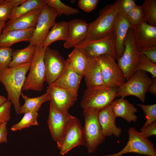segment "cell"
<instances>
[{
    "mask_svg": "<svg viewBox=\"0 0 156 156\" xmlns=\"http://www.w3.org/2000/svg\"><path fill=\"white\" fill-rule=\"evenodd\" d=\"M31 64V62L29 63L0 70V83L4 86L7 92V100L13 105L17 114L21 106L20 97Z\"/></svg>",
    "mask_w": 156,
    "mask_h": 156,
    "instance_id": "1",
    "label": "cell"
},
{
    "mask_svg": "<svg viewBox=\"0 0 156 156\" xmlns=\"http://www.w3.org/2000/svg\"><path fill=\"white\" fill-rule=\"evenodd\" d=\"M119 0L108 4L99 11V16L94 21L88 23L86 40H94L106 36L113 31V25L119 12Z\"/></svg>",
    "mask_w": 156,
    "mask_h": 156,
    "instance_id": "2",
    "label": "cell"
},
{
    "mask_svg": "<svg viewBox=\"0 0 156 156\" xmlns=\"http://www.w3.org/2000/svg\"><path fill=\"white\" fill-rule=\"evenodd\" d=\"M99 110L90 108L83 109L84 118L83 127L87 151L90 153L94 152L103 143L106 137L103 134L98 116Z\"/></svg>",
    "mask_w": 156,
    "mask_h": 156,
    "instance_id": "3",
    "label": "cell"
},
{
    "mask_svg": "<svg viewBox=\"0 0 156 156\" xmlns=\"http://www.w3.org/2000/svg\"><path fill=\"white\" fill-rule=\"evenodd\" d=\"M46 48L41 46H36L29 73L22 91L40 92L43 90L45 73L44 58Z\"/></svg>",
    "mask_w": 156,
    "mask_h": 156,
    "instance_id": "4",
    "label": "cell"
},
{
    "mask_svg": "<svg viewBox=\"0 0 156 156\" xmlns=\"http://www.w3.org/2000/svg\"><path fill=\"white\" fill-rule=\"evenodd\" d=\"M117 88L104 85L87 88L80 104L83 109L90 108L99 110L111 104L117 97Z\"/></svg>",
    "mask_w": 156,
    "mask_h": 156,
    "instance_id": "5",
    "label": "cell"
},
{
    "mask_svg": "<svg viewBox=\"0 0 156 156\" xmlns=\"http://www.w3.org/2000/svg\"><path fill=\"white\" fill-rule=\"evenodd\" d=\"M125 50L117 61V64L126 80H129L136 72L141 53L137 48L132 29H129L125 42Z\"/></svg>",
    "mask_w": 156,
    "mask_h": 156,
    "instance_id": "6",
    "label": "cell"
},
{
    "mask_svg": "<svg viewBox=\"0 0 156 156\" xmlns=\"http://www.w3.org/2000/svg\"><path fill=\"white\" fill-rule=\"evenodd\" d=\"M153 81V79L149 77L146 72L137 70L129 80L117 88V97L125 98L132 95L144 103L146 93Z\"/></svg>",
    "mask_w": 156,
    "mask_h": 156,
    "instance_id": "7",
    "label": "cell"
},
{
    "mask_svg": "<svg viewBox=\"0 0 156 156\" xmlns=\"http://www.w3.org/2000/svg\"><path fill=\"white\" fill-rule=\"evenodd\" d=\"M127 132L129 139L125 146L119 151L100 156H122L128 153H136L148 156H156L154 144L135 128L129 127Z\"/></svg>",
    "mask_w": 156,
    "mask_h": 156,
    "instance_id": "8",
    "label": "cell"
},
{
    "mask_svg": "<svg viewBox=\"0 0 156 156\" xmlns=\"http://www.w3.org/2000/svg\"><path fill=\"white\" fill-rule=\"evenodd\" d=\"M95 58L100 66L105 86L118 88L127 81L113 56L105 54Z\"/></svg>",
    "mask_w": 156,
    "mask_h": 156,
    "instance_id": "9",
    "label": "cell"
},
{
    "mask_svg": "<svg viewBox=\"0 0 156 156\" xmlns=\"http://www.w3.org/2000/svg\"><path fill=\"white\" fill-rule=\"evenodd\" d=\"M58 15L56 10L47 4L42 9L36 26L29 41V45L41 46L46 37L49 29L56 23Z\"/></svg>",
    "mask_w": 156,
    "mask_h": 156,
    "instance_id": "10",
    "label": "cell"
},
{
    "mask_svg": "<svg viewBox=\"0 0 156 156\" xmlns=\"http://www.w3.org/2000/svg\"><path fill=\"white\" fill-rule=\"evenodd\" d=\"M115 42L113 31L108 35L100 39L85 40L76 47L83 49L89 59L95 58L105 54L110 55L115 58Z\"/></svg>",
    "mask_w": 156,
    "mask_h": 156,
    "instance_id": "11",
    "label": "cell"
},
{
    "mask_svg": "<svg viewBox=\"0 0 156 156\" xmlns=\"http://www.w3.org/2000/svg\"><path fill=\"white\" fill-rule=\"evenodd\" d=\"M57 144L60 154L63 155L77 146H86L83 127L79 119L75 117L73 120L61 140Z\"/></svg>",
    "mask_w": 156,
    "mask_h": 156,
    "instance_id": "12",
    "label": "cell"
},
{
    "mask_svg": "<svg viewBox=\"0 0 156 156\" xmlns=\"http://www.w3.org/2000/svg\"><path fill=\"white\" fill-rule=\"evenodd\" d=\"M75 118L68 112H59L50 103L47 122L51 135L54 141L57 143L61 141Z\"/></svg>",
    "mask_w": 156,
    "mask_h": 156,
    "instance_id": "13",
    "label": "cell"
},
{
    "mask_svg": "<svg viewBox=\"0 0 156 156\" xmlns=\"http://www.w3.org/2000/svg\"><path fill=\"white\" fill-rule=\"evenodd\" d=\"M45 68V81L50 86L60 76L66 65L65 60L57 50L49 47L46 49L44 55Z\"/></svg>",
    "mask_w": 156,
    "mask_h": 156,
    "instance_id": "14",
    "label": "cell"
},
{
    "mask_svg": "<svg viewBox=\"0 0 156 156\" xmlns=\"http://www.w3.org/2000/svg\"><path fill=\"white\" fill-rule=\"evenodd\" d=\"M88 27V23L83 19H75L68 22L67 36L63 44L64 47L74 48L85 40Z\"/></svg>",
    "mask_w": 156,
    "mask_h": 156,
    "instance_id": "15",
    "label": "cell"
},
{
    "mask_svg": "<svg viewBox=\"0 0 156 156\" xmlns=\"http://www.w3.org/2000/svg\"><path fill=\"white\" fill-rule=\"evenodd\" d=\"M83 77L66 64L60 76L50 86L58 87L66 91L77 100L79 88Z\"/></svg>",
    "mask_w": 156,
    "mask_h": 156,
    "instance_id": "16",
    "label": "cell"
},
{
    "mask_svg": "<svg viewBox=\"0 0 156 156\" xmlns=\"http://www.w3.org/2000/svg\"><path fill=\"white\" fill-rule=\"evenodd\" d=\"M46 93L49 96L50 103L61 112H68L77 100L68 92L56 87L49 86Z\"/></svg>",
    "mask_w": 156,
    "mask_h": 156,
    "instance_id": "17",
    "label": "cell"
},
{
    "mask_svg": "<svg viewBox=\"0 0 156 156\" xmlns=\"http://www.w3.org/2000/svg\"><path fill=\"white\" fill-rule=\"evenodd\" d=\"M131 28L138 49L156 47V27L144 21Z\"/></svg>",
    "mask_w": 156,
    "mask_h": 156,
    "instance_id": "18",
    "label": "cell"
},
{
    "mask_svg": "<svg viewBox=\"0 0 156 156\" xmlns=\"http://www.w3.org/2000/svg\"><path fill=\"white\" fill-rule=\"evenodd\" d=\"M130 27L126 16L118 12L115 20L113 28L115 36V59L117 60L124 53L125 39Z\"/></svg>",
    "mask_w": 156,
    "mask_h": 156,
    "instance_id": "19",
    "label": "cell"
},
{
    "mask_svg": "<svg viewBox=\"0 0 156 156\" xmlns=\"http://www.w3.org/2000/svg\"><path fill=\"white\" fill-rule=\"evenodd\" d=\"M98 116L103 134L105 137L111 136L113 135L116 137H118L120 136L122 129L116 125V118L111 105L99 110Z\"/></svg>",
    "mask_w": 156,
    "mask_h": 156,
    "instance_id": "20",
    "label": "cell"
},
{
    "mask_svg": "<svg viewBox=\"0 0 156 156\" xmlns=\"http://www.w3.org/2000/svg\"><path fill=\"white\" fill-rule=\"evenodd\" d=\"M42 9L34 10L5 23L2 33L13 30H24L35 28Z\"/></svg>",
    "mask_w": 156,
    "mask_h": 156,
    "instance_id": "21",
    "label": "cell"
},
{
    "mask_svg": "<svg viewBox=\"0 0 156 156\" xmlns=\"http://www.w3.org/2000/svg\"><path fill=\"white\" fill-rule=\"evenodd\" d=\"M110 105L116 118L120 117L129 123L137 121L138 116L135 113L138 109L127 99L120 97L114 100Z\"/></svg>",
    "mask_w": 156,
    "mask_h": 156,
    "instance_id": "22",
    "label": "cell"
},
{
    "mask_svg": "<svg viewBox=\"0 0 156 156\" xmlns=\"http://www.w3.org/2000/svg\"><path fill=\"white\" fill-rule=\"evenodd\" d=\"M89 60L83 49L75 47L68 55L66 60V64L72 70L83 77Z\"/></svg>",
    "mask_w": 156,
    "mask_h": 156,
    "instance_id": "23",
    "label": "cell"
},
{
    "mask_svg": "<svg viewBox=\"0 0 156 156\" xmlns=\"http://www.w3.org/2000/svg\"><path fill=\"white\" fill-rule=\"evenodd\" d=\"M34 29L13 30L2 33L0 35V48H11L13 45L17 42L29 41Z\"/></svg>",
    "mask_w": 156,
    "mask_h": 156,
    "instance_id": "24",
    "label": "cell"
},
{
    "mask_svg": "<svg viewBox=\"0 0 156 156\" xmlns=\"http://www.w3.org/2000/svg\"><path fill=\"white\" fill-rule=\"evenodd\" d=\"M89 59L83 76L87 88L105 85L99 63L95 58Z\"/></svg>",
    "mask_w": 156,
    "mask_h": 156,
    "instance_id": "25",
    "label": "cell"
},
{
    "mask_svg": "<svg viewBox=\"0 0 156 156\" xmlns=\"http://www.w3.org/2000/svg\"><path fill=\"white\" fill-rule=\"evenodd\" d=\"M68 24V22L65 21L56 22L49 31L41 46L46 48L55 41H65L67 36Z\"/></svg>",
    "mask_w": 156,
    "mask_h": 156,
    "instance_id": "26",
    "label": "cell"
},
{
    "mask_svg": "<svg viewBox=\"0 0 156 156\" xmlns=\"http://www.w3.org/2000/svg\"><path fill=\"white\" fill-rule=\"evenodd\" d=\"M24 103L19 109L18 114H21L30 112H37L44 103L49 101L47 94L45 93L36 97L30 98L22 93L21 94Z\"/></svg>",
    "mask_w": 156,
    "mask_h": 156,
    "instance_id": "27",
    "label": "cell"
},
{
    "mask_svg": "<svg viewBox=\"0 0 156 156\" xmlns=\"http://www.w3.org/2000/svg\"><path fill=\"white\" fill-rule=\"evenodd\" d=\"M46 5L44 0H26L21 5L13 8L9 20H13L34 10L42 9Z\"/></svg>",
    "mask_w": 156,
    "mask_h": 156,
    "instance_id": "28",
    "label": "cell"
},
{
    "mask_svg": "<svg viewBox=\"0 0 156 156\" xmlns=\"http://www.w3.org/2000/svg\"><path fill=\"white\" fill-rule=\"evenodd\" d=\"M35 47V46L29 45L24 49L13 50L12 60L8 67L12 68L31 63L33 57Z\"/></svg>",
    "mask_w": 156,
    "mask_h": 156,
    "instance_id": "29",
    "label": "cell"
},
{
    "mask_svg": "<svg viewBox=\"0 0 156 156\" xmlns=\"http://www.w3.org/2000/svg\"><path fill=\"white\" fill-rule=\"evenodd\" d=\"M141 6L145 21L156 27V0H145Z\"/></svg>",
    "mask_w": 156,
    "mask_h": 156,
    "instance_id": "30",
    "label": "cell"
},
{
    "mask_svg": "<svg viewBox=\"0 0 156 156\" xmlns=\"http://www.w3.org/2000/svg\"><path fill=\"white\" fill-rule=\"evenodd\" d=\"M38 116L37 112H30L25 113L18 122L11 127L10 130L14 131L21 130L31 126L38 125V123L37 119Z\"/></svg>",
    "mask_w": 156,
    "mask_h": 156,
    "instance_id": "31",
    "label": "cell"
},
{
    "mask_svg": "<svg viewBox=\"0 0 156 156\" xmlns=\"http://www.w3.org/2000/svg\"><path fill=\"white\" fill-rule=\"evenodd\" d=\"M44 1L46 4L55 9L58 15L64 14L69 16L77 14L79 12L77 9L66 5L60 0H44Z\"/></svg>",
    "mask_w": 156,
    "mask_h": 156,
    "instance_id": "32",
    "label": "cell"
},
{
    "mask_svg": "<svg viewBox=\"0 0 156 156\" xmlns=\"http://www.w3.org/2000/svg\"><path fill=\"white\" fill-rule=\"evenodd\" d=\"M26 0H5L0 4V21L9 20L13 8L21 5Z\"/></svg>",
    "mask_w": 156,
    "mask_h": 156,
    "instance_id": "33",
    "label": "cell"
},
{
    "mask_svg": "<svg viewBox=\"0 0 156 156\" xmlns=\"http://www.w3.org/2000/svg\"><path fill=\"white\" fill-rule=\"evenodd\" d=\"M138 70L148 72L152 75L153 78H156V64L153 63L145 55L141 53L136 71Z\"/></svg>",
    "mask_w": 156,
    "mask_h": 156,
    "instance_id": "34",
    "label": "cell"
},
{
    "mask_svg": "<svg viewBox=\"0 0 156 156\" xmlns=\"http://www.w3.org/2000/svg\"><path fill=\"white\" fill-rule=\"evenodd\" d=\"M125 16L131 27L137 26L145 21L141 5H137Z\"/></svg>",
    "mask_w": 156,
    "mask_h": 156,
    "instance_id": "35",
    "label": "cell"
},
{
    "mask_svg": "<svg viewBox=\"0 0 156 156\" xmlns=\"http://www.w3.org/2000/svg\"><path fill=\"white\" fill-rule=\"evenodd\" d=\"M140 107L145 115L146 121L142 128H144L154 122L156 121V104L144 105L137 104Z\"/></svg>",
    "mask_w": 156,
    "mask_h": 156,
    "instance_id": "36",
    "label": "cell"
},
{
    "mask_svg": "<svg viewBox=\"0 0 156 156\" xmlns=\"http://www.w3.org/2000/svg\"><path fill=\"white\" fill-rule=\"evenodd\" d=\"M13 50L11 48H0V70L8 67Z\"/></svg>",
    "mask_w": 156,
    "mask_h": 156,
    "instance_id": "37",
    "label": "cell"
},
{
    "mask_svg": "<svg viewBox=\"0 0 156 156\" xmlns=\"http://www.w3.org/2000/svg\"><path fill=\"white\" fill-rule=\"evenodd\" d=\"M137 5L134 0H119V12L126 16Z\"/></svg>",
    "mask_w": 156,
    "mask_h": 156,
    "instance_id": "38",
    "label": "cell"
},
{
    "mask_svg": "<svg viewBox=\"0 0 156 156\" xmlns=\"http://www.w3.org/2000/svg\"><path fill=\"white\" fill-rule=\"evenodd\" d=\"M11 103L7 100L0 107V125L3 123L9 121L11 118Z\"/></svg>",
    "mask_w": 156,
    "mask_h": 156,
    "instance_id": "39",
    "label": "cell"
},
{
    "mask_svg": "<svg viewBox=\"0 0 156 156\" xmlns=\"http://www.w3.org/2000/svg\"><path fill=\"white\" fill-rule=\"evenodd\" d=\"M99 1L98 0H79L77 4L82 10L89 13L95 9Z\"/></svg>",
    "mask_w": 156,
    "mask_h": 156,
    "instance_id": "40",
    "label": "cell"
},
{
    "mask_svg": "<svg viewBox=\"0 0 156 156\" xmlns=\"http://www.w3.org/2000/svg\"><path fill=\"white\" fill-rule=\"evenodd\" d=\"M138 49L140 53L145 55L153 63L156 64V47Z\"/></svg>",
    "mask_w": 156,
    "mask_h": 156,
    "instance_id": "41",
    "label": "cell"
},
{
    "mask_svg": "<svg viewBox=\"0 0 156 156\" xmlns=\"http://www.w3.org/2000/svg\"><path fill=\"white\" fill-rule=\"evenodd\" d=\"M141 133L148 138L151 136L156 135V121L153 122L144 128L140 129Z\"/></svg>",
    "mask_w": 156,
    "mask_h": 156,
    "instance_id": "42",
    "label": "cell"
},
{
    "mask_svg": "<svg viewBox=\"0 0 156 156\" xmlns=\"http://www.w3.org/2000/svg\"><path fill=\"white\" fill-rule=\"evenodd\" d=\"M7 123L8 122H5L0 125V144L8 142Z\"/></svg>",
    "mask_w": 156,
    "mask_h": 156,
    "instance_id": "43",
    "label": "cell"
},
{
    "mask_svg": "<svg viewBox=\"0 0 156 156\" xmlns=\"http://www.w3.org/2000/svg\"><path fill=\"white\" fill-rule=\"evenodd\" d=\"M153 81L149 87L147 91L151 94H156V78H153Z\"/></svg>",
    "mask_w": 156,
    "mask_h": 156,
    "instance_id": "44",
    "label": "cell"
},
{
    "mask_svg": "<svg viewBox=\"0 0 156 156\" xmlns=\"http://www.w3.org/2000/svg\"><path fill=\"white\" fill-rule=\"evenodd\" d=\"M7 101V99L4 96L0 95V107L4 105Z\"/></svg>",
    "mask_w": 156,
    "mask_h": 156,
    "instance_id": "45",
    "label": "cell"
},
{
    "mask_svg": "<svg viewBox=\"0 0 156 156\" xmlns=\"http://www.w3.org/2000/svg\"><path fill=\"white\" fill-rule=\"evenodd\" d=\"M5 23V22L0 21V35L1 34V32Z\"/></svg>",
    "mask_w": 156,
    "mask_h": 156,
    "instance_id": "46",
    "label": "cell"
},
{
    "mask_svg": "<svg viewBox=\"0 0 156 156\" xmlns=\"http://www.w3.org/2000/svg\"><path fill=\"white\" fill-rule=\"evenodd\" d=\"M5 1V0H0V4L3 2Z\"/></svg>",
    "mask_w": 156,
    "mask_h": 156,
    "instance_id": "47",
    "label": "cell"
}]
</instances>
